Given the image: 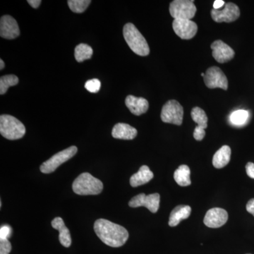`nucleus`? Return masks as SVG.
I'll return each mask as SVG.
<instances>
[{
	"instance_id": "obj_1",
	"label": "nucleus",
	"mask_w": 254,
	"mask_h": 254,
	"mask_svg": "<svg viewBox=\"0 0 254 254\" xmlns=\"http://www.w3.org/2000/svg\"><path fill=\"white\" fill-rule=\"evenodd\" d=\"M94 231L100 240L109 247H122L128 239L125 227L105 219H98L94 223Z\"/></svg>"
},
{
	"instance_id": "obj_2",
	"label": "nucleus",
	"mask_w": 254,
	"mask_h": 254,
	"mask_svg": "<svg viewBox=\"0 0 254 254\" xmlns=\"http://www.w3.org/2000/svg\"><path fill=\"white\" fill-rule=\"evenodd\" d=\"M123 35L127 45L135 54L142 57L149 55L150 48L146 40L133 23L125 24L123 28Z\"/></svg>"
},
{
	"instance_id": "obj_3",
	"label": "nucleus",
	"mask_w": 254,
	"mask_h": 254,
	"mask_svg": "<svg viewBox=\"0 0 254 254\" xmlns=\"http://www.w3.org/2000/svg\"><path fill=\"white\" fill-rule=\"evenodd\" d=\"M72 190L78 195H98L103 190V184L91 174L83 173L73 181Z\"/></svg>"
},
{
	"instance_id": "obj_4",
	"label": "nucleus",
	"mask_w": 254,
	"mask_h": 254,
	"mask_svg": "<svg viewBox=\"0 0 254 254\" xmlns=\"http://www.w3.org/2000/svg\"><path fill=\"white\" fill-rule=\"evenodd\" d=\"M26 131V127L18 119L9 115L0 116V133L6 139H20L24 136Z\"/></svg>"
},
{
	"instance_id": "obj_5",
	"label": "nucleus",
	"mask_w": 254,
	"mask_h": 254,
	"mask_svg": "<svg viewBox=\"0 0 254 254\" xmlns=\"http://www.w3.org/2000/svg\"><path fill=\"white\" fill-rule=\"evenodd\" d=\"M77 151V147L73 145V146L56 153L49 160L42 164L41 168H40L41 173L44 174L53 173L57 170V168H59L62 164L64 163L65 162L68 161V160L73 158L76 154Z\"/></svg>"
},
{
	"instance_id": "obj_6",
	"label": "nucleus",
	"mask_w": 254,
	"mask_h": 254,
	"mask_svg": "<svg viewBox=\"0 0 254 254\" xmlns=\"http://www.w3.org/2000/svg\"><path fill=\"white\" fill-rule=\"evenodd\" d=\"M196 11L193 0H175L170 4V15L175 19L190 20Z\"/></svg>"
},
{
	"instance_id": "obj_7",
	"label": "nucleus",
	"mask_w": 254,
	"mask_h": 254,
	"mask_svg": "<svg viewBox=\"0 0 254 254\" xmlns=\"http://www.w3.org/2000/svg\"><path fill=\"white\" fill-rule=\"evenodd\" d=\"M183 107L177 100H169L162 108L160 118L163 123L180 126L183 122Z\"/></svg>"
},
{
	"instance_id": "obj_8",
	"label": "nucleus",
	"mask_w": 254,
	"mask_h": 254,
	"mask_svg": "<svg viewBox=\"0 0 254 254\" xmlns=\"http://www.w3.org/2000/svg\"><path fill=\"white\" fill-rule=\"evenodd\" d=\"M205 86L210 89L221 88L226 91L228 88V80L221 68L212 66L206 70L203 77Z\"/></svg>"
},
{
	"instance_id": "obj_9",
	"label": "nucleus",
	"mask_w": 254,
	"mask_h": 254,
	"mask_svg": "<svg viewBox=\"0 0 254 254\" xmlns=\"http://www.w3.org/2000/svg\"><path fill=\"white\" fill-rule=\"evenodd\" d=\"M210 13L213 21L217 23L234 22L240 16V8L232 2L226 3L221 10L213 9Z\"/></svg>"
},
{
	"instance_id": "obj_10",
	"label": "nucleus",
	"mask_w": 254,
	"mask_h": 254,
	"mask_svg": "<svg viewBox=\"0 0 254 254\" xmlns=\"http://www.w3.org/2000/svg\"><path fill=\"white\" fill-rule=\"evenodd\" d=\"M160 195L158 193H152L146 195L145 193L133 197L128 202V205L131 208H138L143 206L148 208L151 213H156L160 207Z\"/></svg>"
},
{
	"instance_id": "obj_11",
	"label": "nucleus",
	"mask_w": 254,
	"mask_h": 254,
	"mask_svg": "<svg viewBox=\"0 0 254 254\" xmlns=\"http://www.w3.org/2000/svg\"><path fill=\"white\" fill-rule=\"evenodd\" d=\"M173 28L177 36L183 40L191 39L198 31V26L191 20L175 19Z\"/></svg>"
},
{
	"instance_id": "obj_12",
	"label": "nucleus",
	"mask_w": 254,
	"mask_h": 254,
	"mask_svg": "<svg viewBox=\"0 0 254 254\" xmlns=\"http://www.w3.org/2000/svg\"><path fill=\"white\" fill-rule=\"evenodd\" d=\"M190 115L192 120L198 125L193 131V137L196 141H202L205 136V129L208 127V117L204 110L198 107L192 109Z\"/></svg>"
},
{
	"instance_id": "obj_13",
	"label": "nucleus",
	"mask_w": 254,
	"mask_h": 254,
	"mask_svg": "<svg viewBox=\"0 0 254 254\" xmlns=\"http://www.w3.org/2000/svg\"><path fill=\"white\" fill-rule=\"evenodd\" d=\"M20 35L19 27L12 16L4 15L0 20V36L5 39L12 40Z\"/></svg>"
},
{
	"instance_id": "obj_14",
	"label": "nucleus",
	"mask_w": 254,
	"mask_h": 254,
	"mask_svg": "<svg viewBox=\"0 0 254 254\" xmlns=\"http://www.w3.org/2000/svg\"><path fill=\"white\" fill-rule=\"evenodd\" d=\"M212 55L214 59L219 63H226L227 62L233 59L235 53L233 49L224 43L223 41L218 40L214 41L211 44Z\"/></svg>"
},
{
	"instance_id": "obj_15",
	"label": "nucleus",
	"mask_w": 254,
	"mask_h": 254,
	"mask_svg": "<svg viewBox=\"0 0 254 254\" xmlns=\"http://www.w3.org/2000/svg\"><path fill=\"white\" fill-rule=\"evenodd\" d=\"M228 220V213L225 209L214 208L210 209L205 214L203 222L210 228H218L223 226Z\"/></svg>"
},
{
	"instance_id": "obj_16",
	"label": "nucleus",
	"mask_w": 254,
	"mask_h": 254,
	"mask_svg": "<svg viewBox=\"0 0 254 254\" xmlns=\"http://www.w3.org/2000/svg\"><path fill=\"white\" fill-rule=\"evenodd\" d=\"M125 104L133 115L140 116L148 111L149 103L143 98H137L133 95H128L125 100Z\"/></svg>"
},
{
	"instance_id": "obj_17",
	"label": "nucleus",
	"mask_w": 254,
	"mask_h": 254,
	"mask_svg": "<svg viewBox=\"0 0 254 254\" xmlns=\"http://www.w3.org/2000/svg\"><path fill=\"white\" fill-rule=\"evenodd\" d=\"M137 133L138 131L134 127L125 123L117 124L112 131V136L118 139L133 140L136 138Z\"/></svg>"
},
{
	"instance_id": "obj_18",
	"label": "nucleus",
	"mask_w": 254,
	"mask_h": 254,
	"mask_svg": "<svg viewBox=\"0 0 254 254\" xmlns=\"http://www.w3.org/2000/svg\"><path fill=\"white\" fill-rule=\"evenodd\" d=\"M52 227L59 231V240L63 247H69L71 245V237L69 230L65 225L63 219L58 217L55 218L51 222Z\"/></svg>"
},
{
	"instance_id": "obj_19",
	"label": "nucleus",
	"mask_w": 254,
	"mask_h": 254,
	"mask_svg": "<svg viewBox=\"0 0 254 254\" xmlns=\"http://www.w3.org/2000/svg\"><path fill=\"white\" fill-rule=\"evenodd\" d=\"M191 208L189 205H180L175 207L172 210L169 220V225L170 227H175L183 220H186L190 216Z\"/></svg>"
},
{
	"instance_id": "obj_20",
	"label": "nucleus",
	"mask_w": 254,
	"mask_h": 254,
	"mask_svg": "<svg viewBox=\"0 0 254 254\" xmlns=\"http://www.w3.org/2000/svg\"><path fill=\"white\" fill-rule=\"evenodd\" d=\"M153 172L150 171L146 165H143L138 170V173L132 175L130 178V185L132 187L141 186L148 183L153 178Z\"/></svg>"
},
{
	"instance_id": "obj_21",
	"label": "nucleus",
	"mask_w": 254,
	"mask_h": 254,
	"mask_svg": "<svg viewBox=\"0 0 254 254\" xmlns=\"http://www.w3.org/2000/svg\"><path fill=\"white\" fill-rule=\"evenodd\" d=\"M231 158V148L228 145H223L215 153L213 165L215 168L221 169L230 163Z\"/></svg>"
},
{
	"instance_id": "obj_22",
	"label": "nucleus",
	"mask_w": 254,
	"mask_h": 254,
	"mask_svg": "<svg viewBox=\"0 0 254 254\" xmlns=\"http://www.w3.org/2000/svg\"><path fill=\"white\" fill-rule=\"evenodd\" d=\"M190 169L186 165H180L175 170L174 174V179L177 185L181 187H188L190 185Z\"/></svg>"
},
{
	"instance_id": "obj_23",
	"label": "nucleus",
	"mask_w": 254,
	"mask_h": 254,
	"mask_svg": "<svg viewBox=\"0 0 254 254\" xmlns=\"http://www.w3.org/2000/svg\"><path fill=\"white\" fill-rule=\"evenodd\" d=\"M93 54V50L91 47L84 43L78 45L75 48V59L78 63H82L85 60L91 59Z\"/></svg>"
},
{
	"instance_id": "obj_24",
	"label": "nucleus",
	"mask_w": 254,
	"mask_h": 254,
	"mask_svg": "<svg viewBox=\"0 0 254 254\" xmlns=\"http://www.w3.org/2000/svg\"><path fill=\"white\" fill-rule=\"evenodd\" d=\"M250 118V113L245 110H238L230 115V123L235 126H243Z\"/></svg>"
},
{
	"instance_id": "obj_25",
	"label": "nucleus",
	"mask_w": 254,
	"mask_h": 254,
	"mask_svg": "<svg viewBox=\"0 0 254 254\" xmlns=\"http://www.w3.org/2000/svg\"><path fill=\"white\" fill-rule=\"evenodd\" d=\"M18 83V78L15 75H5L0 78V94L4 95L9 87L16 86Z\"/></svg>"
},
{
	"instance_id": "obj_26",
	"label": "nucleus",
	"mask_w": 254,
	"mask_h": 254,
	"mask_svg": "<svg viewBox=\"0 0 254 254\" xmlns=\"http://www.w3.org/2000/svg\"><path fill=\"white\" fill-rule=\"evenodd\" d=\"M70 9L74 13L84 12L91 3L90 0H68L67 1Z\"/></svg>"
},
{
	"instance_id": "obj_27",
	"label": "nucleus",
	"mask_w": 254,
	"mask_h": 254,
	"mask_svg": "<svg viewBox=\"0 0 254 254\" xmlns=\"http://www.w3.org/2000/svg\"><path fill=\"white\" fill-rule=\"evenodd\" d=\"M100 86H101V83H100L99 80L97 79V78L88 80L85 84V88H86L87 91L92 93H96L99 92Z\"/></svg>"
},
{
	"instance_id": "obj_28",
	"label": "nucleus",
	"mask_w": 254,
	"mask_h": 254,
	"mask_svg": "<svg viewBox=\"0 0 254 254\" xmlns=\"http://www.w3.org/2000/svg\"><path fill=\"white\" fill-rule=\"evenodd\" d=\"M11 227L9 225H3L0 228V240H9L10 237H11Z\"/></svg>"
},
{
	"instance_id": "obj_29",
	"label": "nucleus",
	"mask_w": 254,
	"mask_h": 254,
	"mask_svg": "<svg viewBox=\"0 0 254 254\" xmlns=\"http://www.w3.org/2000/svg\"><path fill=\"white\" fill-rule=\"evenodd\" d=\"M11 245L9 240H0V254H9Z\"/></svg>"
},
{
	"instance_id": "obj_30",
	"label": "nucleus",
	"mask_w": 254,
	"mask_h": 254,
	"mask_svg": "<svg viewBox=\"0 0 254 254\" xmlns=\"http://www.w3.org/2000/svg\"><path fill=\"white\" fill-rule=\"evenodd\" d=\"M246 171H247V175L250 178L254 180V163H248L246 165Z\"/></svg>"
},
{
	"instance_id": "obj_31",
	"label": "nucleus",
	"mask_w": 254,
	"mask_h": 254,
	"mask_svg": "<svg viewBox=\"0 0 254 254\" xmlns=\"http://www.w3.org/2000/svg\"><path fill=\"white\" fill-rule=\"evenodd\" d=\"M246 208H247V210L248 211V213L252 214V215H253L254 216V198H252V199L249 200Z\"/></svg>"
},
{
	"instance_id": "obj_32",
	"label": "nucleus",
	"mask_w": 254,
	"mask_h": 254,
	"mask_svg": "<svg viewBox=\"0 0 254 254\" xmlns=\"http://www.w3.org/2000/svg\"><path fill=\"white\" fill-rule=\"evenodd\" d=\"M225 4L226 3L223 0H216V1H214L213 9L218 10L222 8V6H225Z\"/></svg>"
},
{
	"instance_id": "obj_33",
	"label": "nucleus",
	"mask_w": 254,
	"mask_h": 254,
	"mask_svg": "<svg viewBox=\"0 0 254 254\" xmlns=\"http://www.w3.org/2000/svg\"><path fill=\"white\" fill-rule=\"evenodd\" d=\"M27 2L31 5L32 7L34 8V9H38L42 1L41 0H28Z\"/></svg>"
},
{
	"instance_id": "obj_34",
	"label": "nucleus",
	"mask_w": 254,
	"mask_h": 254,
	"mask_svg": "<svg viewBox=\"0 0 254 254\" xmlns=\"http://www.w3.org/2000/svg\"><path fill=\"white\" fill-rule=\"evenodd\" d=\"M4 68V63L2 60H0V69L2 70Z\"/></svg>"
},
{
	"instance_id": "obj_35",
	"label": "nucleus",
	"mask_w": 254,
	"mask_h": 254,
	"mask_svg": "<svg viewBox=\"0 0 254 254\" xmlns=\"http://www.w3.org/2000/svg\"><path fill=\"white\" fill-rule=\"evenodd\" d=\"M201 76H203V77H204L205 76V73H201Z\"/></svg>"
}]
</instances>
